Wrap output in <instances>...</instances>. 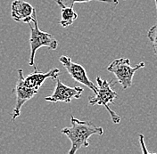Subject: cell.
Instances as JSON below:
<instances>
[{"label":"cell","mask_w":157,"mask_h":154,"mask_svg":"<svg viewBox=\"0 0 157 154\" xmlns=\"http://www.w3.org/2000/svg\"><path fill=\"white\" fill-rule=\"evenodd\" d=\"M71 126L70 127H64L61 130V133L66 135L71 143L69 154L76 153L80 148L88 147V139L91 135H104L103 127L94 125L88 121L79 120L73 115L71 116Z\"/></svg>","instance_id":"cell-1"},{"label":"cell","mask_w":157,"mask_h":154,"mask_svg":"<svg viewBox=\"0 0 157 154\" xmlns=\"http://www.w3.org/2000/svg\"><path fill=\"white\" fill-rule=\"evenodd\" d=\"M97 83L98 92L95 96L89 99V104L104 106L111 116L112 121L114 124H119L121 122V117L109 107V103H113L114 100L118 98V94L112 88V82L97 77Z\"/></svg>","instance_id":"cell-2"},{"label":"cell","mask_w":157,"mask_h":154,"mask_svg":"<svg viewBox=\"0 0 157 154\" xmlns=\"http://www.w3.org/2000/svg\"><path fill=\"white\" fill-rule=\"evenodd\" d=\"M30 29V38H29V46H30V57H29V65L34 66L35 63V55L38 49L43 47H47L52 50H56L58 47V42L50 33L44 32L40 30L38 25L37 15L33 18V21L29 23Z\"/></svg>","instance_id":"cell-3"},{"label":"cell","mask_w":157,"mask_h":154,"mask_svg":"<svg viewBox=\"0 0 157 154\" xmlns=\"http://www.w3.org/2000/svg\"><path fill=\"white\" fill-rule=\"evenodd\" d=\"M146 66L144 62H140L135 67L130 66V61L128 58H118L113 61L107 67L108 71L113 73L117 78L118 82L125 90L132 87L133 77L135 72L139 69H143Z\"/></svg>","instance_id":"cell-4"},{"label":"cell","mask_w":157,"mask_h":154,"mask_svg":"<svg viewBox=\"0 0 157 154\" xmlns=\"http://www.w3.org/2000/svg\"><path fill=\"white\" fill-rule=\"evenodd\" d=\"M14 92L16 94V103L12 112V120L14 121L20 115L21 111V108L23 104L30 100L35 95H37L39 92L30 88L26 85L24 82L23 77V70L21 68L18 69V81L16 83V86L14 88Z\"/></svg>","instance_id":"cell-5"},{"label":"cell","mask_w":157,"mask_h":154,"mask_svg":"<svg viewBox=\"0 0 157 154\" xmlns=\"http://www.w3.org/2000/svg\"><path fill=\"white\" fill-rule=\"evenodd\" d=\"M59 62L66 69V70L68 71L71 77H72L75 81L88 87L90 90H92L94 92L95 95L97 94L98 87L88 78L87 71L83 66L73 62L71 58L66 56V55H62L59 58Z\"/></svg>","instance_id":"cell-6"},{"label":"cell","mask_w":157,"mask_h":154,"mask_svg":"<svg viewBox=\"0 0 157 154\" xmlns=\"http://www.w3.org/2000/svg\"><path fill=\"white\" fill-rule=\"evenodd\" d=\"M83 91L84 90L82 87H68L64 85L60 79H58L56 81V85L54 90V93L52 94V96L46 97L45 100L53 103H56L58 102L70 103L73 99H79L82 96Z\"/></svg>","instance_id":"cell-7"},{"label":"cell","mask_w":157,"mask_h":154,"mask_svg":"<svg viewBox=\"0 0 157 154\" xmlns=\"http://www.w3.org/2000/svg\"><path fill=\"white\" fill-rule=\"evenodd\" d=\"M36 15V9L28 2L14 0L11 5V16L15 21L29 24Z\"/></svg>","instance_id":"cell-8"},{"label":"cell","mask_w":157,"mask_h":154,"mask_svg":"<svg viewBox=\"0 0 157 154\" xmlns=\"http://www.w3.org/2000/svg\"><path fill=\"white\" fill-rule=\"evenodd\" d=\"M34 69H35V70L33 73H31L29 76L24 77V82L26 83V85L28 87L38 91V92L39 91L40 87L43 85V83L45 82L46 79H48V78L56 79L57 76L60 73V70L57 68H54V69H50L47 73H43V72L39 71L38 69L35 67V65H34Z\"/></svg>","instance_id":"cell-9"},{"label":"cell","mask_w":157,"mask_h":154,"mask_svg":"<svg viewBox=\"0 0 157 154\" xmlns=\"http://www.w3.org/2000/svg\"><path fill=\"white\" fill-rule=\"evenodd\" d=\"M78 18L77 13L73 10V7H63L61 11V19L58 22L63 28L71 26Z\"/></svg>","instance_id":"cell-10"},{"label":"cell","mask_w":157,"mask_h":154,"mask_svg":"<svg viewBox=\"0 0 157 154\" xmlns=\"http://www.w3.org/2000/svg\"><path fill=\"white\" fill-rule=\"evenodd\" d=\"M155 6H156V21L154 26H152L148 29L147 37L151 41L154 53L157 57V0H155Z\"/></svg>","instance_id":"cell-11"},{"label":"cell","mask_w":157,"mask_h":154,"mask_svg":"<svg viewBox=\"0 0 157 154\" xmlns=\"http://www.w3.org/2000/svg\"><path fill=\"white\" fill-rule=\"evenodd\" d=\"M90 1H99V2H105V3H113V0H56V4L61 8L63 7H73V6L76 3H87Z\"/></svg>","instance_id":"cell-12"},{"label":"cell","mask_w":157,"mask_h":154,"mask_svg":"<svg viewBox=\"0 0 157 154\" xmlns=\"http://www.w3.org/2000/svg\"><path fill=\"white\" fill-rule=\"evenodd\" d=\"M139 143L142 145L143 152H144L145 153H149V152H148L147 149H146V145H145V144H144V135H142V134H139Z\"/></svg>","instance_id":"cell-13"},{"label":"cell","mask_w":157,"mask_h":154,"mask_svg":"<svg viewBox=\"0 0 157 154\" xmlns=\"http://www.w3.org/2000/svg\"><path fill=\"white\" fill-rule=\"evenodd\" d=\"M114 1V5H118V0H113Z\"/></svg>","instance_id":"cell-14"}]
</instances>
